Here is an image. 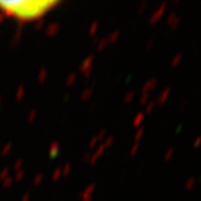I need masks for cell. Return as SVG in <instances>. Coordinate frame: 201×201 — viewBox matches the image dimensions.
<instances>
[{
  "mask_svg": "<svg viewBox=\"0 0 201 201\" xmlns=\"http://www.w3.org/2000/svg\"><path fill=\"white\" fill-rule=\"evenodd\" d=\"M60 3L57 0L0 1V13L19 23H34L44 18Z\"/></svg>",
  "mask_w": 201,
  "mask_h": 201,
  "instance_id": "1",
  "label": "cell"
},
{
  "mask_svg": "<svg viewBox=\"0 0 201 201\" xmlns=\"http://www.w3.org/2000/svg\"><path fill=\"white\" fill-rule=\"evenodd\" d=\"M179 21H180L179 17H178V16H176L174 13H170V15H169V18H168V24L172 27V28H175V27L178 26V25H179Z\"/></svg>",
  "mask_w": 201,
  "mask_h": 201,
  "instance_id": "2",
  "label": "cell"
},
{
  "mask_svg": "<svg viewBox=\"0 0 201 201\" xmlns=\"http://www.w3.org/2000/svg\"><path fill=\"white\" fill-rule=\"evenodd\" d=\"M194 184H196V178L194 176H190L186 181V183H184V188L187 190H191L192 188L194 187Z\"/></svg>",
  "mask_w": 201,
  "mask_h": 201,
  "instance_id": "3",
  "label": "cell"
},
{
  "mask_svg": "<svg viewBox=\"0 0 201 201\" xmlns=\"http://www.w3.org/2000/svg\"><path fill=\"white\" fill-rule=\"evenodd\" d=\"M181 58H182V55L181 54H176L173 57V59H172V65H178L180 63Z\"/></svg>",
  "mask_w": 201,
  "mask_h": 201,
  "instance_id": "4",
  "label": "cell"
},
{
  "mask_svg": "<svg viewBox=\"0 0 201 201\" xmlns=\"http://www.w3.org/2000/svg\"><path fill=\"white\" fill-rule=\"evenodd\" d=\"M169 94H170V88L168 87L163 93H162V95H161V97H160V101L161 102H164L165 100H167V97L169 96Z\"/></svg>",
  "mask_w": 201,
  "mask_h": 201,
  "instance_id": "5",
  "label": "cell"
},
{
  "mask_svg": "<svg viewBox=\"0 0 201 201\" xmlns=\"http://www.w3.org/2000/svg\"><path fill=\"white\" fill-rule=\"evenodd\" d=\"M193 147H201V135H199V136H197L196 137V140L193 141Z\"/></svg>",
  "mask_w": 201,
  "mask_h": 201,
  "instance_id": "6",
  "label": "cell"
},
{
  "mask_svg": "<svg viewBox=\"0 0 201 201\" xmlns=\"http://www.w3.org/2000/svg\"><path fill=\"white\" fill-rule=\"evenodd\" d=\"M172 154H173V149H170V150L167 152V154H165V159L169 160V159L172 157Z\"/></svg>",
  "mask_w": 201,
  "mask_h": 201,
  "instance_id": "7",
  "label": "cell"
},
{
  "mask_svg": "<svg viewBox=\"0 0 201 201\" xmlns=\"http://www.w3.org/2000/svg\"><path fill=\"white\" fill-rule=\"evenodd\" d=\"M186 104H187V102H186V101H183V103L181 104V108H184V106H186Z\"/></svg>",
  "mask_w": 201,
  "mask_h": 201,
  "instance_id": "8",
  "label": "cell"
}]
</instances>
